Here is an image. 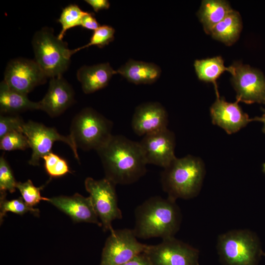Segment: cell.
<instances>
[{
  "mask_svg": "<svg viewBox=\"0 0 265 265\" xmlns=\"http://www.w3.org/2000/svg\"><path fill=\"white\" fill-rule=\"evenodd\" d=\"M105 178L116 185L133 184L146 172V164L139 143L124 136L112 135L96 151Z\"/></svg>",
  "mask_w": 265,
  "mask_h": 265,
  "instance_id": "cell-1",
  "label": "cell"
},
{
  "mask_svg": "<svg viewBox=\"0 0 265 265\" xmlns=\"http://www.w3.org/2000/svg\"><path fill=\"white\" fill-rule=\"evenodd\" d=\"M135 224L132 229L137 238L174 237L180 228L182 215L176 201L167 197H151L134 211Z\"/></svg>",
  "mask_w": 265,
  "mask_h": 265,
  "instance_id": "cell-2",
  "label": "cell"
},
{
  "mask_svg": "<svg viewBox=\"0 0 265 265\" xmlns=\"http://www.w3.org/2000/svg\"><path fill=\"white\" fill-rule=\"evenodd\" d=\"M205 174L204 164L199 158L191 155L176 158L161 173L162 187L168 197L176 201L190 199L199 194Z\"/></svg>",
  "mask_w": 265,
  "mask_h": 265,
  "instance_id": "cell-3",
  "label": "cell"
},
{
  "mask_svg": "<svg viewBox=\"0 0 265 265\" xmlns=\"http://www.w3.org/2000/svg\"><path fill=\"white\" fill-rule=\"evenodd\" d=\"M216 249L223 265H258L264 253L259 237L248 229L233 230L219 235Z\"/></svg>",
  "mask_w": 265,
  "mask_h": 265,
  "instance_id": "cell-4",
  "label": "cell"
},
{
  "mask_svg": "<svg viewBox=\"0 0 265 265\" xmlns=\"http://www.w3.org/2000/svg\"><path fill=\"white\" fill-rule=\"evenodd\" d=\"M32 45L35 60L47 78L62 76L69 66L75 49L53 34V29L44 27L34 35Z\"/></svg>",
  "mask_w": 265,
  "mask_h": 265,
  "instance_id": "cell-5",
  "label": "cell"
},
{
  "mask_svg": "<svg viewBox=\"0 0 265 265\" xmlns=\"http://www.w3.org/2000/svg\"><path fill=\"white\" fill-rule=\"evenodd\" d=\"M112 123L95 109H82L73 118L70 135L83 150H98L112 136Z\"/></svg>",
  "mask_w": 265,
  "mask_h": 265,
  "instance_id": "cell-6",
  "label": "cell"
},
{
  "mask_svg": "<svg viewBox=\"0 0 265 265\" xmlns=\"http://www.w3.org/2000/svg\"><path fill=\"white\" fill-rule=\"evenodd\" d=\"M116 185L106 178L100 180L88 177L84 181L86 191L89 193L94 210L106 232L113 230L112 222L122 218L118 206Z\"/></svg>",
  "mask_w": 265,
  "mask_h": 265,
  "instance_id": "cell-7",
  "label": "cell"
},
{
  "mask_svg": "<svg viewBox=\"0 0 265 265\" xmlns=\"http://www.w3.org/2000/svg\"><path fill=\"white\" fill-rule=\"evenodd\" d=\"M22 132L27 138L32 150L31 156L28 161L30 165H39L40 159L52 152L53 143L57 141L63 142L69 146L75 158L80 161L78 147L70 135H61L54 128L48 127L31 120L25 122Z\"/></svg>",
  "mask_w": 265,
  "mask_h": 265,
  "instance_id": "cell-8",
  "label": "cell"
},
{
  "mask_svg": "<svg viewBox=\"0 0 265 265\" xmlns=\"http://www.w3.org/2000/svg\"><path fill=\"white\" fill-rule=\"evenodd\" d=\"M144 252L153 265H200L199 251L175 237L147 245Z\"/></svg>",
  "mask_w": 265,
  "mask_h": 265,
  "instance_id": "cell-9",
  "label": "cell"
},
{
  "mask_svg": "<svg viewBox=\"0 0 265 265\" xmlns=\"http://www.w3.org/2000/svg\"><path fill=\"white\" fill-rule=\"evenodd\" d=\"M147 246L138 241L132 229L113 230L105 242L100 265H121L144 252Z\"/></svg>",
  "mask_w": 265,
  "mask_h": 265,
  "instance_id": "cell-10",
  "label": "cell"
},
{
  "mask_svg": "<svg viewBox=\"0 0 265 265\" xmlns=\"http://www.w3.org/2000/svg\"><path fill=\"white\" fill-rule=\"evenodd\" d=\"M47 78L35 60L19 57L8 63L3 80L10 88L27 95Z\"/></svg>",
  "mask_w": 265,
  "mask_h": 265,
  "instance_id": "cell-11",
  "label": "cell"
},
{
  "mask_svg": "<svg viewBox=\"0 0 265 265\" xmlns=\"http://www.w3.org/2000/svg\"><path fill=\"white\" fill-rule=\"evenodd\" d=\"M232 83L237 100L246 104H265V78L260 70L249 65L236 63Z\"/></svg>",
  "mask_w": 265,
  "mask_h": 265,
  "instance_id": "cell-12",
  "label": "cell"
},
{
  "mask_svg": "<svg viewBox=\"0 0 265 265\" xmlns=\"http://www.w3.org/2000/svg\"><path fill=\"white\" fill-rule=\"evenodd\" d=\"M139 143L147 164L164 168L176 158L175 135L167 128L144 136Z\"/></svg>",
  "mask_w": 265,
  "mask_h": 265,
  "instance_id": "cell-13",
  "label": "cell"
},
{
  "mask_svg": "<svg viewBox=\"0 0 265 265\" xmlns=\"http://www.w3.org/2000/svg\"><path fill=\"white\" fill-rule=\"evenodd\" d=\"M168 115L164 107L158 102H148L139 105L132 120L134 132L145 136L167 128Z\"/></svg>",
  "mask_w": 265,
  "mask_h": 265,
  "instance_id": "cell-14",
  "label": "cell"
},
{
  "mask_svg": "<svg viewBox=\"0 0 265 265\" xmlns=\"http://www.w3.org/2000/svg\"><path fill=\"white\" fill-rule=\"evenodd\" d=\"M74 94L72 86L62 76L51 78L47 93L38 102L39 109L51 117L58 116L73 104Z\"/></svg>",
  "mask_w": 265,
  "mask_h": 265,
  "instance_id": "cell-15",
  "label": "cell"
},
{
  "mask_svg": "<svg viewBox=\"0 0 265 265\" xmlns=\"http://www.w3.org/2000/svg\"><path fill=\"white\" fill-rule=\"evenodd\" d=\"M238 102L237 100L234 103H229L218 97L210 108L212 123L229 134L237 132L254 121L242 111Z\"/></svg>",
  "mask_w": 265,
  "mask_h": 265,
  "instance_id": "cell-16",
  "label": "cell"
},
{
  "mask_svg": "<svg viewBox=\"0 0 265 265\" xmlns=\"http://www.w3.org/2000/svg\"><path fill=\"white\" fill-rule=\"evenodd\" d=\"M69 216L75 222L102 224L94 210L90 197L79 193L72 196H58L48 198V201Z\"/></svg>",
  "mask_w": 265,
  "mask_h": 265,
  "instance_id": "cell-17",
  "label": "cell"
},
{
  "mask_svg": "<svg viewBox=\"0 0 265 265\" xmlns=\"http://www.w3.org/2000/svg\"><path fill=\"white\" fill-rule=\"evenodd\" d=\"M117 74L109 63L84 65L77 71V78L85 94H90L106 86L112 76Z\"/></svg>",
  "mask_w": 265,
  "mask_h": 265,
  "instance_id": "cell-18",
  "label": "cell"
},
{
  "mask_svg": "<svg viewBox=\"0 0 265 265\" xmlns=\"http://www.w3.org/2000/svg\"><path fill=\"white\" fill-rule=\"evenodd\" d=\"M117 72L129 81L135 84H151L159 78L161 69L153 63L131 59Z\"/></svg>",
  "mask_w": 265,
  "mask_h": 265,
  "instance_id": "cell-19",
  "label": "cell"
},
{
  "mask_svg": "<svg viewBox=\"0 0 265 265\" xmlns=\"http://www.w3.org/2000/svg\"><path fill=\"white\" fill-rule=\"evenodd\" d=\"M39 109L38 102L29 100L27 95L10 88L2 80L0 84V110L2 114H17L28 110Z\"/></svg>",
  "mask_w": 265,
  "mask_h": 265,
  "instance_id": "cell-20",
  "label": "cell"
},
{
  "mask_svg": "<svg viewBox=\"0 0 265 265\" xmlns=\"http://www.w3.org/2000/svg\"><path fill=\"white\" fill-rule=\"evenodd\" d=\"M232 10L229 2L225 0H203L198 15L205 32L210 33L213 27Z\"/></svg>",
  "mask_w": 265,
  "mask_h": 265,
  "instance_id": "cell-21",
  "label": "cell"
},
{
  "mask_svg": "<svg viewBox=\"0 0 265 265\" xmlns=\"http://www.w3.org/2000/svg\"><path fill=\"white\" fill-rule=\"evenodd\" d=\"M194 66L198 79L206 82H212L215 88L217 97H219L217 90L216 80L225 71L230 72L232 75L235 71L233 65L226 67L221 56H215L203 59L196 60Z\"/></svg>",
  "mask_w": 265,
  "mask_h": 265,
  "instance_id": "cell-22",
  "label": "cell"
},
{
  "mask_svg": "<svg viewBox=\"0 0 265 265\" xmlns=\"http://www.w3.org/2000/svg\"><path fill=\"white\" fill-rule=\"evenodd\" d=\"M241 28L240 16L238 11L233 9L213 27L210 33L214 38L231 45L238 38Z\"/></svg>",
  "mask_w": 265,
  "mask_h": 265,
  "instance_id": "cell-23",
  "label": "cell"
},
{
  "mask_svg": "<svg viewBox=\"0 0 265 265\" xmlns=\"http://www.w3.org/2000/svg\"><path fill=\"white\" fill-rule=\"evenodd\" d=\"M88 12L83 11L77 4H71L63 9L58 22L61 25V30L57 37L62 40L67 30L80 26L83 17Z\"/></svg>",
  "mask_w": 265,
  "mask_h": 265,
  "instance_id": "cell-24",
  "label": "cell"
},
{
  "mask_svg": "<svg viewBox=\"0 0 265 265\" xmlns=\"http://www.w3.org/2000/svg\"><path fill=\"white\" fill-rule=\"evenodd\" d=\"M7 212H11L16 214L23 215L28 212L34 215H38L39 211L27 205L22 198L8 200L6 196H0V223L3 217Z\"/></svg>",
  "mask_w": 265,
  "mask_h": 265,
  "instance_id": "cell-25",
  "label": "cell"
},
{
  "mask_svg": "<svg viewBox=\"0 0 265 265\" xmlns=\"http://www.w3.org/2000/svg\"><path fill=\"white\" fill-rule=\"evenodd\" d=\"M42 159L44 160L46 171L51 177H60L71 172L67 161L52 152Z\"/></svg>",
  "mask_w": 265,
  "mask_h": 265,
  "instance_id": "cell-26",
  "label": "cell"
},
{
  "mask_svg": "<svg viewBox=\"0 0 265 265\" xmlns=\"http://www.w3.org/2000/svg\"><path fill=\"white\" fill-rule=\"evenodd\" d=\"M114 33L115 29L112 26L108 25L100 26L98 29L93 31L89 42L81 47L75 49V52H77L91 46H96L102 48L113 41Z\"/></svg>",
  "mask_w": 265,
  "mask_h": 265,
  "instance_id": "cell-27",
  "label": "cell"
},
{
  "mask_svg": "<svg viewBox=\"0 0 265 265\" xmlns=\"http://www.w3.org/2000/svg\"><path fill=\"white\" fill-rule=\"evenodd\" d=\"M17 188L19 190L25 203L28 206L33 207L41 201H48V198L42 197L40 191L43 186L36 187L30 180L22 183L17 182Z\"/></svg>",
  "mask_w": 265,
  "mask_h": 265,
  "instance_id": "cell-28",
  "label": "cell"
},
{
  "mask_svg": "<svg viewBox=\"0 0 265 265\" xmlns=\"http://www.w3.org/2000/svg\"><path fill=\"white\" fill-rule=\"evenodd\" d=\"M30 148L26 135L22 132H9L0 138V149L5 151L25 150Z\"/></svg>",
  "mask_w": 265,
  "mask_h": 265,
  "instance_id": "cell-29",
  "label": "cell"
},
{
  "mask_svg": "<svg viewBox=\"0 0 265 265\" xmlns=\"http://www.w3.org/2000/svg\"><path fill=\"white\" fill-rule=\"evenodd\" d=\"M17 182L11 167L3 155L0 158V195H6V192L13 193L17 188Z\"/></svg>",
  "mask_w": 265,
  "mask_h": 265,
  "instance_id": "cell-30",
  "label": "cell"
},
{
  "mask_svg": "<svg viewBox=\"0 0 265 265\" xmlns=\"http://www.w3.org/2000/svg\"><path fill=\"white\" fill-rule=\"evenodd\" d=\"M25 122L17 114H0V138L13 132H22Z\"/></svg>",
  "mask_w": 265,
  "mask_h": 265,
  "instance_id": "cell-31",
  "label": "cell"
},
{
  "mask_svg": "<svg viewBox=\"0 0 265 265\" xmlns=\"http://www.w3.org/2000/svg\"><path fill=\"white\" fill-rule=\"evenodd\" d=\"M80 26L84 28L93 31L98 29L100 25L94 17L93 13L88 12L82 18Z\"/></svg>",
  "mask_w": 265,
  "mask_h": 265,
  "instance_id": "cell-32",
  "label": "cell"
},
{
  "mask_svg": "<svg viewBox=\"0 0 265 265\" xmlns=\"http://www.w3.org/2000/svg\"><path fill=\"white\" fill-rule=\"evenodd\" d=\"M121 265H153L148 257L143 252Z\"/></svg>",
  "mask_w": 265,
  "mask_h": 265,
  "instance_id": "cell-33",
  "label": "cell"
},
{
  "mask_svg": "<svg viewBox=\"0 0 265 265\" xmlns=\"http://www.w3.org/2000/svg\"><path fill=\"white\" fill-rule=\"evenodd\" d=\"M96 12L103 9H107L110 7V3L107 0H85Z\"/></svg>",
  "mask_w": 265,
  "mask_h": 265,
  "instance_id": "cell-34",
  "label": "cell"
},
{
  "mask_svg": "<svg viewBox=\"0 0 265 265\" xmlns=\"http://www.w3.org/2000/svg\"><path fill=\"white\" fill-rule=\"evenodd\" d=\"M254 121H259L262 122L264 124V126L263 128V131L265 133V110H264V113L261 117H256L253 118Z\"/></svg>",
  "mask_w": 265,
  "mask_h": 265,
  "instance_id": "cell-35",
  "label": "cell"
},
{
  "mask_svg": "<svg viewBox=\"0 0 265 265\" xmlns=\"http://www.w3.org/2000/svg\"><path fill=\"white\" fill-rule=\"evenodd\" d=\"M263 256H265V253H264V252L263 253Z\"/></svg>",
  "mask_w": 265,
  "mask_h": 265,
  "instance_id": "cell-36",
  "label": "cell"
}]
</instances>
